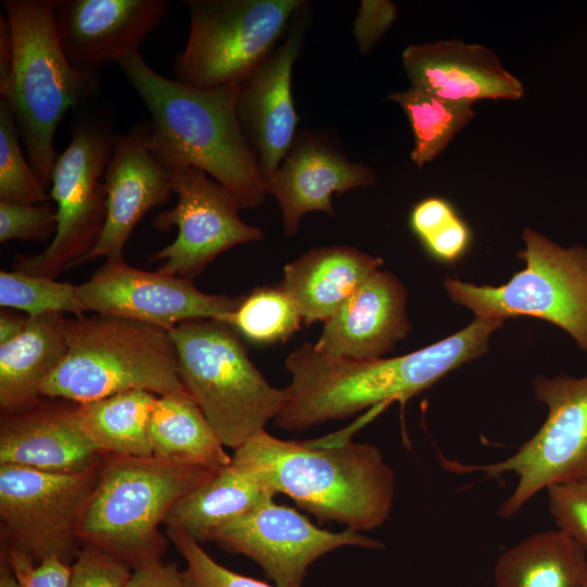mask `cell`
Here are the masks:
<instances>
[{
  "instance_id": "obj_7",
  "label": "cell",
  "mask_w": 587,
  "mask_h": 587,
  "mask_svg": "<svg viewBox=\"0 0 587 587\" xmlns=\"http://www.w3.org/2000/svg\"><path fill=\"white\" fill-rule=\"evenodd\" d=\"M170 334L182 383L225 448L238 449L279 414L286 389L268 384L229 325L191 320Z\"/></svg>"
},
{
  "instance_id": "obj_8",
  "label": "cell",
  "mask_w": 587,
  "mask_h": 587,
  "mask_svg": "<svg viewBox=\"0 0 587 587\" xmlns=\"http://www.w3.org/2000/svg\"><path fill=\"white\" fill-rule=\"evenodd\" d=\"M517 257L525 267L500 286L477 285L448 277L451 301L475 317L504 322L517 316L547 321L587 352V247H562L526 227Z\"/></svg>"
},
{
  "instance_id": "obj_3",
  "label": "cell",
  "mask_w": 587,
  "mask_h": 587,
  "mask_svg": "<svg viewBox=\"0 0 587 587\" xmlns=\"http://www.w3.org/2000/svg\"><path fill=\"white\" fill-rule=\"evenodd\" d=\"M117 65L150 113L158 154L205 172L233 195L240 210L264 202L259 164L238 118L239 86L185 85L155 72L139 52Z\"/></svg>"
},
{
  "instance_id": "obj_4",
  "label": "cell",
  "mask_w": 587,
  "mask_h": 587,
  "mask_svg": "<svg viewBox=\"0 0 587 587\" xmlns=\"http://www.w3.org/2000/svg\"><path fill=\"white\" fill-rule=\"evenodd\" d=\"M9 22L13 62L0 87L17 125L26 158L47 190L58 159L55 132L71 109L93 98L99 73L75 68L60 45L53 0H3Z\"/></svg>"
},
{
  "instance_id": "obj_5",
  "label": "cell",
  "mask_w": 587,
  "mask_h": 587,
  "mask_svg": "<svg viewBox=\"0 0 587 587\" xmlns=\"http://www.w3.org/2000/svg\"><path fill=\"white\" fill-rule=\"evenodd\" d=\"M67 352L42 382L40 395L77 403L130 390L157 396L186 390L168 330L97 314L64 319Z\"/></svg>"
},
{
  "instance_id": "obj_6",
  "label": "cell",
  "mask_w": 587,
  "mask_h": 587,
  "mask_svg": "<svg viewBox=\"0 0 587 587\" xmlns=\"http://www.w3.org/2000/svg\"><path fill=\"white\" fill-rule=\"evenodd\" d=\"M214 471L154 457L104 454L78 529L80 542L132 570L162 561L166 539L160 525Z\"/></svg>"
},
{
  "instance_id": "obj_25",
  "label": "cell",
  "mask_w": 587,
  "mask_h": 587,
  "mask_svg": "<svg viewBox=\"0 0 587 587\" xmlns=\"http://www.w3.org/2000/svg\"><path fill=\"white\" fill-rule=\"evenodd\" d=\"M274 497L268 488L230 462L175 503L165 525L180 528L200 544L210 541L216 530Z\"/></svg>"
},
{
  "instance_id": "obj_19",
  "label": "cell",
  "mask_w": 587,
  "mask_h": 587,
  "mask_svg": "<svg viewBox=\"0 0 587 587\" xmlns=\"http://www.w3.org/2000/svg\"><path fill=\"white\" fill-rule=\"evenodd\" d=\"M411 86L458 103L482 100H520L523 83L480 43L439 39L409 45L401 53Z\"/></svg>"
},
{
  "instance_id": "obj_15",
  "label": "cell",
  "mask_w": 587,
  "mask_h": 587,
  "mask_svg": "<svg viewBox=\"0 0 587 587\" xmlns=\"http://www.w3.org/2000/svg\"><path fill=\"white\" fill-rule=\"evenodd\" d=\"M210 541L258 563L276 587H303L309 567L338 548L384 546L349 528L339 533L320 528L274 499L220 528Z\"/></svg>"
},
{
  "instance_id": "obj_18",
  "label": "cell",
  "mask_w": 587,
  "mask_h": 587,
  "mask_svg": "<svg viewBox=\"0 0 587 587\" xmlns=\"http://www.w3.org/2000/svg\"><path fill=\"white\" fill-rule=\"evenodd\" d=\"M167 4L164 0H53L57 35L75 68L99 73L138 52Z\"/></svg>"
},
{
  "instance_id": "obj_14",
  "label": "cell",
  "mask_w": 587,
  "mask_h": 587,
  "mask_svg": "<svg viewBox=\"0 0 587 587\" xmlns=\"http://www.w3.org/2000/svg\"><path fill=\"white\" fill-rule=\"evenodd\" d=\"M77 295L85 312L122 316L168 332L191 320L228 325L242 299L203 292L191 279L139 270L123 259L105 261L87 282L77 285Z\"/></svg>"
},
{
  "instance_id": "obj_37",
  "label": "cell",
  "mask_w": 587,
  "mask_h": 587,
  "mask_svg": "<svg viewBox=\"0 0 587 587\" xmlns=\"http://www.w3.org/2000/svg\"><path fill=\"white\" fill-rule=\"evenodd\" d=\"M132 569L92 545H85L71 566L67 587H124Z\"/></svg>"
},
{
  "instance_id": "obj_17",
  "label": "cell",
  "mask_w": 587,
  "mask_h": 587,
  "mask_svg": "<svg viewBox=\"0 0 587 587\" xmlns=\"http://www.w3.org/2000/svg\"><path fill=\"white\" fill-rule=\"evenodd\" d=\"M103 185L107 214L102 232L74 267L102 257L107 261L122 260L136 225L174 193L171 167L153 149L150 122L114 135Z\"/></svg>"
},
{
  "instance_id": "obj_36",
  "label": "cell",
  "mask_w": 587,
  "mask_h": 587,
  "mask_svg": "<svg viewBox=\"0 0 587 587\" xmlns=\"http://www.w3.org/2000/svg\"><path fill=\"white\" fill-rule=\"evenodd\" d=\"M546 490L558 528L587 551V479L554 484Z\"/></svg>"
},
{
  "instance_id": "obj_35",
  "label": "cell",
  "mask_w": 587,
  "mask_h": 587,
  "mask_svg": "<svg viewBox=\"0 0 587 587\" xmlns=\"http://www.w3.org/2000/svg\"><path fill=\"white\" fill-rule=\"evenodd\" d=\"M57 230V209L45 203L0 201V241L53 238Z\"/></svg>"
},
{
  "instance_id": "obj_9",
  "label": "cell",
  "mask_w": 587,
  "mask_h": 587,
  "mask_svg": "<svg viewBox=\"0 0 587 587\" xmlns=\"http://www.w3.org/2000/svg\"><path fill=\"white\" fill-rule=\"evenodd\" d=\"M190 28L175 79L196 88L240 86L267 59L303 0H188Z\"/></svg>"
},
{
  "instance_id": "obj_38",
  "label": "cell",
  "mask_w": 587,
  "mask_h": 587,
  "mask_svg": "<svg viewBox=\"0 0 587 587\" xmlns=\"http://www.w3.org/2000/svg\"><path fill=\"white\" fill-rule=\"evenodd\" d=\"M398 7L389 0H362L352 24L360 53H369L392 26Z\"/></svg>"
},
{
  "instance_id": "obj_29",
  "label": "cell",
  "mask_w": 587,
  "mask_h": 587,
  "mask_svg": "<svg viewBox=\"0 0 587 587\" xmlns=\"http://www.w3.org/2000/svg\"><path fill=\"white\" fill-rule=\"evenodd\" d=\"M388 98L408 117L413 134L410 158L419 168L438 158L475 116L473 104L442 99L413 86L392 91Z\"/></svg>"
},
{
  "instance_id": "obj_12",
  "label": "cell",
  "mask_w": 587,
  "mask_h": 587,
  "mask_svg": "<svg viewBox=\"0 0 587 587\" xmlns=\"http://www.w3.org/2000/svg\"><path fill=\"white\" fill-rule=\"evenodd\" d=\"M101 465L59 474L0 464V519L7 547L24 551L36 563L58 558L72 564L80 551L78 529Z\"/></svg>"
},
{
  "instance_id": "obj_30",
  "label": "cell",
  "mask_w": 587,
  "mask_h": 587,
  "mask_svg": "<svg viewBox=\"0 0 587 587\" xmlns=\"http://www.w3.org/2000/svg\"><path fill=\"white\" fill-rule=\"evenodd\" d=\"M302 322L294 300L277 285L258 287L242 296L228 325L251 342L272 345L289 339Z\"/></svg>"
},
{
  "instance_id": "obj_32",
  "label": "cell",
  "mask_w": 587,
  "mask_h": 587,
  "mask_svg": "<svg viewBox=\"0 0 587 587\" xmlns=\"http://www.w3.org/2000/svg\"><path fill=\"white\" fill-rule=\"evenodd\" d=\"M20 138L9 104L0 100V201L42 203L49 193L25 158Z\"/></svg>"
},
{
  "instance_id": "obj_34",
  "label": "cell",
  "mask_w": 587,
  "mask_h": 587,
  "mask_svg": "<svg viewBox=\"0 0 587 587\" xmlns=\"http://www.w3.org/2000/svg\"><path fill=\"white\" fill-rule=\"evenodd\" d=\"M71 566L58 558L36 563L22 550L4 547L1 554L0 587H67Z\"/></svg>"
},
{
  "instance_id": "obj_16",
  "label": "cell",
  "mask_w": 587,
  "mask_h": 587,
  "mask_svg": "<svg viewBox=\"0 0 587 587\" xmlns=\"http://www.w3.org/2000/svg\"><path fill=\"white\" fill-rule=\"evenodd\" d=\"M309 16L305 1L295 14L284 40L239 86L238 118L255 154L265 190L297 137L291 76L303 47Z\"/></svg>"
},
{
  "instance_id": "obj_21",
  "label": "cell",
  "mask_w": 587,
  "mask_h": 587,
  "mask_svg": "<svg viewBox=\"0 0 587 587\" xmlns=\"http://www.w3.org/2000/svg\"><path fill=\"white\" fill-rule=\"evenodd\" d=\"M407 297L395 274L378 270L324 323L313 346L334 357L383 358L411 330Z\"/></svg>"
},
{
  "instance_id": "obj_10",
  "label": "cell",
  "mask_w": 587,
  "mask_h": 587,
  "mask_svg": "<svg viewBox=\"0 0 587 587\" xmlns=\"http://www.w3.org/2000/svg\"><path fill=\"white\" fill-rule=\"evenodd\" d=\"M114 135L109 117L88 115L73 124L71 140L58 154L51 176L49 197L55 202V234L43 252L17 255L15 271L55 278L96 245L105 221L107 193L101 178Z\"/></svg>"
},
{
  "instance_id": "obj_24",
  "label": "cell",
  "mask_w": 587,
  "mask_h": 587,
  "mask_svg": "<svg viewBox=\"0 0 587 587\" xmlns=\"http://www.w3.org/2000/svg\"><path fill=\"white\" fill-rule=\"evenodd\" d=\"M64 314L28 316L25 330L0 345V408L3 413L26 410L39 402L42 382L67 352Z\"/></svg>"
},
{
  "instance_id": "obj_43",
  "label": "cell",
  "mask_w": 587,
  "mask_h": 587,
  "mask_svg": "<svg viewBox=\"0 0 587 587\" xmlns=\"http://www.w3.org/2000/svg\"><path fill=\"white\" fill-rule=\"evenodd\" d=\"M28 315L23 316L2 309L0 313V345L17 338L26 328Z\"/></svg>"
},
{
  "instance_id": "obj_40",
  "label": "cell",
  "mask_w": 587,
  "mask_h": 587,
  "mask_svg": "<svg viewBox=\"0 0 587 587\" xmlns=\"http://www.w3.org/2000/svg\"><path fill=\"white\" fill-rule=\"evenodd\" d=\"M457 215L458 213L448 200L440 197H428L412 209L410 226L422 242Z\"/></svg>"
},
{
  "instance_id": "obj_41",
  "label": "cell",
  "mask_w": 587,
  "mask_h": 587,
  "mask_svg": "<svg viewBox=\"0 0 587 587\" xmlns=\"http://www.w3.org/2000/svg\"><path fill=\"white\" fill-rule=\"evenodd\" d=\"M124 587H185L176 563H149L132 571Z\"/></svg>"
},
{
  "instance_id": "obj_2",
  "label": "cell",
  "mask_w": 587,
  "mask_h": 587,
  "mask_svg": "<svg viewBox=\"0 0 587 587\" xmlns=\"http://www.w3.org/2000/svg\"><path fill=\"white\" fill-rule=\"evenodd\" d=\"M232 463L321 523L371 530L389 519L394 505V470L372 444L285 440L262 430L234 450Z\"/></svg>"
},
{
  "instance_id": "obj_28",
  "label": "cell",
  "mask_w": 587,
  "mask_h": 587,
  "mask_svg": "<svg viewBox=\"0 0 587 587\" xmlns=\"http://www.w3.org/2000/svg\"><path fill=\"white\" fill-rule=\"evenodd\" d=\"M158 397L146 390L120 392L78 403L76 415L102 454L152 457L149 426Z\"/></svg>"
},
{
  "instance_id": "obj_1",
  "label": "cell",
  "mask_w": 587,
  "mask_h": 587,
  "mask_svg": "<svg viewBox=\"0 0 587 587\" xmlns=\"http://www.w3.org/2000/svg\"><path fill=\"white\" fill-rule=\"evenodd\" d=\"M503 322L475 317L463 329L392 358L334 357L305 342L289 353L290 383L275 425L296 432L349 417L365 408L405 401L455 369L484 355Z\"/></svg>"
},
{
  "instance_id": "obj_44",
  "label": "cell",
  "mask_w": 587,
  "mask_h": 587,
  "mask_svg": "<svg viewBox=\"0 0 587 587\" xmlns=\"http://www.w3.org/2000/svg\"><path fill=\"white\" fill-rule=\"evenodd\" d=\"M582 587H587V579H586V582L584 583V585Z\"/></svg>"
},
{
  "instance_id": "obj_22",
  "label": "cell",
  "mask_w": 587,
  "mask_h": 587,
  "mask_svg": "<svg viewBox=\"0 0 587 587\" xmlns=\"http://www.w3.org/2000/svg\"><path fill=\"white\" fill-rule=\"evenodd\" d=\"M102 454L83 433L76 407L35 405L3 413L0 464L72 474L99 467Z\"/></svg>"
},
{
  "instance_id": "obj_26",
  "label": "cell",
  "mask_w": 587,
  "mask_h": 587,
  "mask_svg": "<svg viewBox=\"0 0 587 587\" xmlns=\"http://www.w3.org/2000/svg\"><path fill=\"white\" fill-rule=\"evenodd\" d=\"M586 579V550L559 528L521 540L494 567L495 587H582Z\"/></svg>"
},
{
  "instance_id": "obj_20",
  "label": "cell",
  "mask_w": 587,
  "mask_h": 587,
  "mask_svg": "<svg viewBox=\"0 0 587 587\" xmlns=\"http://www.w3.org/2000/svg\"><path fill=\"white\" fill-rule=\"evenodd\" d=\"M376 172L352 162L319 136L298 135L266 187L282 212L284 234L292 237L314 211L335 215L332 197L377 183Z\"/></svg>"
},
{
  "instance_id": "obj_13",
  "label": "cell",
  "mask_w": 587,
  "mask_h": 587,
  "mask_svg": "<svg viewBox=\"0 0 587 587\" xmlns=\"http://www.w3.org/2000/svg\"><path fill=\"white\" fill-rule=\"evenodd\" d=\"M160 158L171 167L177 196L175 205L153 220L161 232L177 227L174 241L152 258L163 261L160 272L193 280L221 253L264 237L261 228L240 218L237 201L222 184L178 159Z\"/></svg>"
},
{
  "instance_id": "obj_39",
  "label": "cell",
  "mask_w": 587,
  "mask_h": 587,
  "mask_svg": "<svg viewBox=\"0 0 587 587\" xmlns=\"http://www.w3.org/2000/svg\"><path fill=\"white\" fill-rule=\"evenodd\" d=\"M472 241V233L467 224L457 215L439 230L422 241L427 253L444 263L460 260Z\"/></svg>"
},
{
  "instance_id": "obj_11",
  "label": "cell",
  "mask_w": 587,
  "mask_h": 587,
  "mask_svg": "<svg viewBox=\"0 0 587 587\" xmlns=\"http://www.w3.org/2000/svg\"><path fill=\"white\" fill-rule=\"evenodd\" d=\"M533 388L548 413L532 438L499 462L453 466L459 472H480L486 477L515 474L516 486L498 510L503 519L515 515L551 485L587 479V374L538 375Z\"/></svg>"
},
{
  "instance_id": "obj_42",
  "label": "cell",
  "mask_w": 587,
  "mask_h": 587,
  "mask_svg": "<svg viewBox=\"0 0 587 587\" xmlns=\"http://www.w3.org/2000/svg\"><path fill=\"white\" fill-rule=\"evenodd\" d=\"M13 62V45L9 22L5 15H0V87L9 78Z\"/></svg>"
},
{
  "instance_id": "obj_27",
  "label": "cell",
  "mask_w": 587,
  "mask_h": 587,
  "mask_svg": "<svg viewBox=\"0 0 587 587\" xmlns=\"http://www.w3.org/2000/svg\"><path fill=\"white\" fill-rule=\"evenodd\" d=\"M152 457L203 467L226 466L232 455L187 390L160 396L150 419Z\"/></svg>"
},
{
  "instance_id": "obj_33",
  "label": "cell",
  "mask_w": 587,
  "mask_h": 587,
  "mask_svg": "<svg viewBox=\"0 0 587 587\" xmlns=\"http://www.w3.org/2000/svg\"><path fill=\"white\" fill-rule=\"evenodd\" d=\"M166 535L185 561V587H276L225 567L180 528L166 525Z\"/></svg>"
},
{
  "instance_id": "obj_31",
  "label": "cell",
  "mask_w": 587,
  "mask_h": 587,
  "mask_svg": "<svg viewBox=\"0 0 587 587\" xmlns=\"http://www.w3.org/2000/svg\"><path fill=\"white\" fill-rule=\"evenodd\" d=\"M0 305L2 309L20 310L28 316L47 313H70L72 316L85 314L77 295V285L20 271L0 272Z\"/></svg>"
},
{
  "instance_id": "obj_23",
  "label": "cell",
  "mask_w": 587,
  "mask_h": 587,
  "mask_svg": "<svg viewBox=\"0 0 587 587\" xmlns=\"http://www.w3.org/2000/svg\"><path fill=\"white\" fill-rule=\"evenodd\" d=\"M383 263L354 247H317L284 266L279 286L294 300L305 325L325 323Z\"/></svg>"
}]
</instances>
